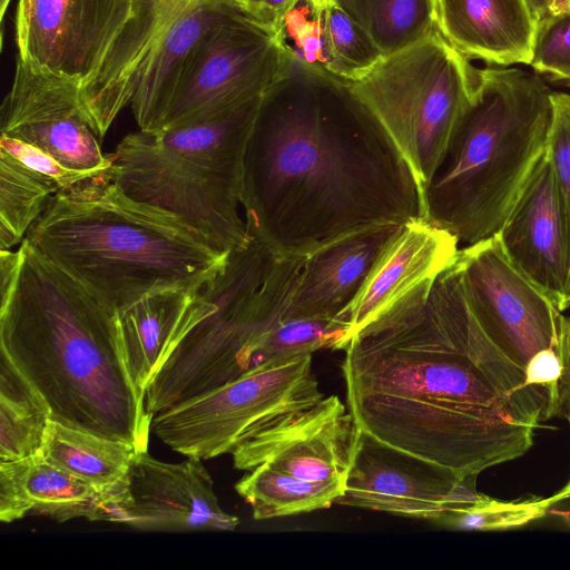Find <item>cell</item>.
Listing matches in <instances>:
<instances>
[{"mask_svg": "<svg viewBox=\"0 0 570 570\" xmlns=\"http://www.w3.org/2000/svg\"><path fill=\"white\" fill-rule=\"evenodd\" d=\"M120 523L144 531H233L239 519L219 505L202 459L167 463L145 451L128 471Z\"/></svg>", "mask_w": 570, "mask_h": 570, "instance_id": "cell-16", "label": "cell"}, {"mask_svg": "<svg viewBox=\"0 0 570 570\" xmlns=\"http://www.w3.org/2000/svg\"><path fill=\"white\" fill-rule=\"evenodd\" d=\"M242 207L248 235L289 257L425 219L417 179L377 118L347 82L294 62L261 99Z\"/></svg>", "mask_w": 570, "mask_h": 570, "instance_id": "cell-2", "label": "cell"}, {"mask_svg": "<svg viewBox=\"0 0 570 570\" xmlns=\"http://www.w3.org/2000/svg\"><path fill=\"white\" fill-rule=\"evenodd\" d=\"M459 249L454 236L425 219L404 225L375 264L353 304L337 317L350 324L351 338L421 283L436 278L453 263Z\"/></svg>", "mask_w": 570, "mask_h": 570, "instance_id": "cell-20", "label": "cell"}, {"mask_svg": "<svg viewBox=\"0 0 570 570\" xmlns=\"http://www.w3.org/2000/svg\"><path fill=\"white\" fill-rule=\"evenodd\" d=\"M562 415L568 420L570 424V366L567 375L566 392H564V404Z\"/></svg>", "mask_w": 570, "mask_h": 570, "instance_id": "cell-41", "label": "cell"}, {"mask_svg": "<svg viewBox=\"0 0 570 570\" xmlns=\"http://www.w3.org/2000/svg\"><path fill=\"white\" fill-rule=\"evenodd\" d=\"M328 2L296 0L272 23V27L291 62L337 80L328 42Z\"/></svg>", "mask_w": 570, "mask_h": 570, "instance_id": "cell-30", "label": "cell"}, {"mask_svg": "<svg viewBox=\"0 0 570 570\" xmlns=\"http://www.w3.org/2000/svg\"><path fill=\"white\" fill-rule=\"evenodd\" d=\"M49 420L43 400L0 353V462L40 453Z\"/></svg>", "mask_w": 570, "mask_h": 570, "instance_id": "cell-26", "label": "cell"}, {"mask_svg": "<svg viewBox=\"0 0 570 570\" xmlns=\"http://www.w3.org/2000/svg\"><path fill=\"white\" fill-rule=\"evenodd\" d=\"M144 0H19L17 58L83 87L90 81Z\"/></svg>", "mask_w": 570, "mask_h": 570, "instance_id": "cell-12", "label": "cell"}, {"mask_svg": "<svg viewBox=\"0 0 570 570\" xmlns=\"http://www.w3.org/2000/svg\"><path fill=\"white\" fill-rule=\"evenodd\" d=\"M552 90L514 66L475 68L469 104L425 190V220L461 245L499 233L543 155Z\"/></svg>", "mask_w": 570, "mask_h": 570, "instance_id": "cell-5", "label": "cell"}, {"mask_svg": "<svg viewBox=\"0 0 570 570\" xmlns=\"http://www.w3.org/2000/svg\"><path fill=\"white\" fill-rule=\"evenodd\" d=\"M1 134L35 145L75 170L99 173L110 166L81 108L78 85L19 58L1 106Z\"/></svg>", "mask_w": 570, "mask_h": 570, "instance_id": "cell-14", "label": "cell"}, {"mask_svg": "<svg viewBox=\"0 0 570 570\" xmlns=\"http://www.w3.org/2000/svg\"><path fill=\"white\" fill-rule=\"evenodd\" d=\"M356 424L338 396L286 414L242 441L234 466L250 471L265 464L298 479L345 483Z\"/></svg>", "mask_w": 570, "mask_h": 570, "instance_id": "cell-15", "label": "cell"}, {"mask_svg": "<svg viewBox=\"0 0 570 570\" xmlns=\"http://www.w3.org/2000/svg\"><path fill=\"white\" fill-rule=\"evenodd\" d=\"M466 302L489 337L549 394L561 415L570 366V317L508 258L498 235L460 247Z\"/></svg>", "mask_w": 570, "mask_h": 570, "instance_id": "cell-9", "label": "cell"}, {"mask_svg": "<svg viewBox=\"0 0 570 570\" xmlns=\"http://www.w3.org/2000/svg\"><path fill=\"white\" fill-rule=\"evenodd\" d=\"M289 67L272 24L236 4L190 52L161 128L261 98Z\"/></svg>", "mask_w": 570, "mask_h": 570, "instance_id": "cell-11", "label": "cell"}, {"mask_svg": "<svg viewBox=\"0 0 570 570\" xmlns=\"http://www.w3.org/2000/svg\"><path fill=\"white\" fill-rule=\"evenodd\" d=\"M568 308H570V298H569V301H568V303L566 305V309H568Z\"/></svg>", "mask_w": 570, "mask_h": 570, "instance_id": "cell-45", "label": "cell"}, {"mask_svg": "<svg viewBox=\"0 0 570 570\" xmlns=\"http://www.w3.org/2000/svg\"><path fill=\"white\" fill-rule=\"evenodd\" d=\"M474 69L436 31L348 82L409 163L424 200L469 104Z\"/></svg>", "mask_w": 570, "mask_h": 570, "instance_id": "cell-8", "label": "cell"}, {"mask_svg": "<svg viewBox=\"0 0 570 570\" xmlns=\"http://www.w3.org/2000/svg\"><path fill=\"white\" fill-rule=\"evenodd\" d=\"M183 2L144 0L95 77L79 88L81 108L100 139L130 105L138 71Z\"/></svg>", "mask_w": 570, "mask_h": 570, "instance_id": "cell-23", "label": "cell"}, {"mask_svg": "<svg viewBox=\"0 0 570 570\" xmlns=\"http://www.w3.org/2000/svg\"><path fill=\"white\" fill-rule=\"evenodd\" d=\"M1 293L0 353L50 419L148 451L153 416L126 366L117 311L27 240Z\"/></svg>", "mask_w": 570, "mask_h": 570, "instance_id": "cell-3", "label": "cell"}, {"mask_svg": "<svg viewBox=\"0 0 570 570\" xmlns=\"http://www.w3.org/2000/svg\"><path fill=\"white\" fill-rule=\"evenodd\" d=\"M326 17L336 79L347 83L361 79L383 58L381 51L333 0L327 4Z\"/></svg>", "mask_w": 570, "mask_h": 570, "instance_id": "cell-32", "label": "cell"}, {"mask_svg": "<svg viewBox=\"0 0 570 570\" xmlns=\"http://www.w3.org/2000/svg\"><path fill=\"white\" fill-rule=\"evenodd\" d=\"M560 492L562 493H568L570 492V480L569 482L560 490Z\"/></svg>", "mask_w": 570, "mask_h": 570, "instance_id": "cell-44", "label": "cell"}, {"mask_svg": "<svg viewBox=\"0 0 570 570\" xmlns=\"http://www.w3.org/2000/svg\"><path fill=\"white\" fill-rule=\"evenodd\" d=\"M529 66L550 82L570 87V12L538 21Z\"/></svg>", "mask_w": 570, "mask_h": 570, "instance_id": "cell-33", "label": "cell"}, {"mask_svg": "<svg viewBox=\"0 0 570 570\" xmlns=\"http://www.w3.org/2000/svg\"><path fill=\"white\" fill-rule=\"evenodd\" d=\"M323 397L306 354L266 363L154 415L151 432L176 452L208 460Z\"/></svg>", "mask_w": 570, "mask_h": 570, "instance_id": "cell-10", "label": "cell"}, {"mask_svg": "<svg viewBox=\"0 0 570 570\" xmlns=\"http://www.w3.org/2000/svg\"><path fill=\"white\" fill-rule=\"evenodd\" d=\"M441 36L469 60L530 65L538 26L528 0H435Z\"/></svg>", "mask_w": 570, "mask_h": 570, "instance_id": "cell-21", "label": "cell"}, {"mask_svg": "<svg viewBox=\"0 0 570 570\" xmlns=\"http://www.w3.org/2000/svg\"><path fill=\"white\" fill-rule=\"evenodd\" d=\"M403 227L368 228L306 256L284 320H333L344 314Z\"/></svg>", "mask_w": 570, "mask_h": 570, "instance_id": "cell-18", "label": "cell"}, {"mask_svg": "<svg viewBox=\"0 0 570 570\" xmlns=\"http://www.w3.org/2000/svg\"><path fill=\"white\" fill-rule=\"evenodd\" d=\"M0 148L32 170L55 181L60 190L69 188L99 173L80 171L66 167L41 148L1 134Z\"/></svg>", "mask_w": 570, "mask_h": 570, "instance_id": "cell-35", "label": "cell"}, {"mask_svg": "<svg viewBox=\"0 0 570 570\" xmlns=\"http://www.w3.org/2000/svg\"><path fill=\"white\" fill-rule=\"evenodd\" d=\"M258 14L264 0H230Z\"/></svg>", "mask_w": 570, "mask_h": 570, "instance_id": "cell-42", "label": "cell"}, {"mask_svg": "<svg viewBox=\"0 0 570 570\" xmlns=\"http://www.w3.org/2000/svg\"><path fill=\"white\" fill-rule=\"evenodd\" d=\"M262 97L128 134L107 154L109 179L134 200L174 216L216 250L243 247L250 238L239 214L244 156Z\"/></svg>", "mask_w": 570, "mask_h": 570, "instance_id": "cell-6", "label": "cell"}, {"mask_svg": "<svg viewBox=\"0 0 570 570\" xmlns=\"http://www.w3.org/2000/svg\"><path fill=\"white\" fill-rule=\"evenodd\" d=\"M24 240L116 311L158 291L202 286L229 254L128 197L108 169L56 193Z\"/></svg>", "mask_w": 570, "mask_h": 570, "instance_id": "cell-4", "label": "cell"}, {"mask_svg": "<svg viewBox=\"0 0 570 570\" xmlns=\"http://www.w3.org/2000/svg\"><path fill=\"white\" fill-rule=\"evenodd\" d=\"M535 18L538 21L542 18H544L550 9L551 3L553 0H528Z\"/></svg>", "mask_w": 570, "mask_h": 570, "instance_id": "cell-39", "label": "cell"}, {"mask_svg": "<svg viewBox=\"0 0 570 570\" xmlns=\"http://www.w3.org/2000/svg\"><path fill=\"white\" fill-rule=\"evenodd\" d=\"M554 501L556 494L549 498L502 501L478 493L472 501L444 511L435 523L459 530H507L543 518Z\"/></svg>", "mask_w": 570, "mask_h": 570, "instance_id": "cell-31", "label": "cell"}, {"mask_svg": "<svg viewBox=\"0 0 570 570\" xmlns=\"http://www.w3.org/2000/svg\"><path fill=\"white\" fill-rule=\"evenodd\" d=\"M548 513H553L570 528V492H557L556 501L551 504Z\"/></svg>", "mask_w": 570, "mask_h": 570, "instance_id": "cell-38", "label": "cell"}, {"mask_svg": "<svg viewBox=\"0 0 570 570\" xmlns=\"http://www.w3.org/2000/svg\"><path fill=\"white\" fill-rule=\"evenodd\" d=\"M23 485L29 514L58 522L89 519L100 490L49 463L41 453L28 458Z\"/></svg>", "mask_w": 570, "mask_h": 570, "instance_id": "cell-29", "label": "cell"}, {"mask_svg": "<svg viewBox=\"0 0 570 570\" xmlns=\"http://www.w3.org/2000/svg\"><path fill=\"white\" fill-rule=\"evenodd\" d=\"M345 483L298 479L268 465L255 466L236 484V492L252 507L256 520L326 509L343 494Z\"/></svg>", "mask_w": 570, "mask_h": 570, "instance_id": "cell-25", "label": "cell"}, {"mask_svg": "<svg viewBox=\"0 0 570 570\" xmlns=\"http://www.w3.org/2000/svg\"><path fill=\"white\" fill-rule=\"evenodd\" d=\"M28 458L0 462V520L13 522L29 514L23 476Z\"/></svg>", "mask_w": 570, "mask_h": 570, "instance_id": "cell-36", "label": "cell"}, {"mask_svg": "<svg viewBox=\"0 0 570 570\" xmlns=\"http://www.w3.org/2000/svg\"><path fill=\"white\" fill-rule=\"evenodd\" d=\"M40 453L49 463L102 489L125 479L140 452L126 442L50 419Z\"/></svg>", "mask_w": 570, "mask_h": 570, "instance_id": "cell-24", "label": "cell"}, {"mask_svg": "<svg viewBox=\"0 0 570 570\" xmlns=\"http://www.w3.org/2000/svg\"><path fill=\"white\" fill-rule=\"evenodd\" d=\"M455 258L353 334L342 373L357 428L476 479L531 449L550 400L484 332Z\"/></svg>", "mask_w": 570, "mask_h": 570, "instance_id": "cell-1", "label": "cell"}, {"mask_svg": "<svg viewBox=\"0 0 570 570\" xmlns=\"http://www.w3.org/2000/svg\"><path fill=\"white\" fill-rule=\"evenodd\" d=\"M207 283L158 291L117 311L126 366L141 399L180 340L210 313Z\"/></svg>", "mask_w": 570, "mask_h": 570, "instance_id": "cell-19", "label": "cell"}, {"mask_svg": "<svg viewBox=\"0 0 570 570\" xmlns=\"http://www.w3.org/2000/svg\"><path fill=\"white\" fill-rule=\"evenodd\" d=\"M296 0H264L258 16L272 24Z\"/></svg>", "mask_w": 570, "mask_h": 570, "instance_id": "cell-37", "label": "cell"}, {"mask_svg": "<svg viewBox=\"0 0 570 570\" xmlns=\"http://www.w3.org/2000/svg\"><path fill=\"white\" fill-rule=\"evenodd\" d=\"M236 4L230 0H184L137 73L129 106L139 129L163 127L190 52Z\"/></svg>", "mask_w": 570, "mask_h": 570, "instance_id": "cell-22", "label": "cell"}, {"mask_svg": "<svg viewBox=\"0 0 570 570\" xmlns=\"http://www.w3.org/2000/svg\"><path fill=\"white\" fill-rule=\"evenodd\" d=\"M371 38L383 57L438 31L435 0H333Z\"/></svg>", "mask_w": 570, "mask_h": 570, "instance_id": "cell-27", "label": "cell"}, {"mask_svg": "<svg viewBox=\"0 0 570 570\" xmlns=\"http://www.w3.org/2000/svg\"><path fill=\"white\" fill-rule=\"evenodd\" d=\"M497 235L511 263L566 311L570 298V225L547 149Z\"/></svg>", "mask_w": 570, "mask_h": 570, "instance_id": "cell-17", "label": "cell"}, {"mask_svg": "<svg viewBox=\"0 0 570 570\" xmlns=\"http://www.w3.org/2000/svg\"><path fill=\"white\" fill-rule=\"evenodd\" d=\"M306 256H281L250 237L207 283L210 313L176 345L147 389L154 416L264 365L259 351L282 321Z\"/></svg>", "mask_w": 570, "mask_h": 570, "instance_id": "cell-7", "label": "cell"}, {"mask_svg": "<svg viewBox=\"0 0 570 570\" xmlns=\"http://www.w3.org/2000/svg\"><path fill=\"white\" fill-rule=\"evenodd\" d=\"M476 495L475 478H461L357 428L344 492L335 503L435 522Z\"/></svg>", "mask_w": 570, "mask_h": 570, "instance_id": "cell-13", "label": "cell"}, {"mask_svg": "<svg viewBox=\"0 0 570 570\" xmlns=\"http://www.w3.org/2000/svg\"><path fill=\"white\" fill-rule=\"evenodd\" d=\"M59 186L0 148V250L21 244Z\"/></svg>", "mask_w": 570, "mask_h": 570, "instance_id": "cell-28", "label": "cell"}, {"mask_svg": "<svg viewBox=\"0 0 570 570\" xmlns=\"http://www.w3.org/2000/svg\"><path fill=\"white\" fill-rule=\"evenodd\" d=\"M564 12H570V0H553L548 14H558Z\"/></svg>", "mask_w": 570, "mask_h": 570, "instance_id": "cell-40", "label": "cell"}, {"mask_svg": "<svg viewBox=\"0 0 570 570\" xmlns=\"http://www.w3.org/2000/svg\"><path fill=\"white\" fill-rule=\"evenodd\" d=\"M11 0H0V18L3 20L6 11Z\"/></svg>", "mask_w": 570, "mask_h": 570, "instance_id": "cell-43", "label": "cell"}, {"mask_svg": "<svg viewBox=\"0 0 570 570\" xmlns=\"http://www.w3.org/2000/svg\"><path fill=\"white\" fill-rule=\"evenodd\" d=\"M547 154L570 225V94L552 91Z\"/></svg>", "mask_w": 570, "mask_h": 570, "instance_id": "cell-34", "label": "cell"}]
</instances>
